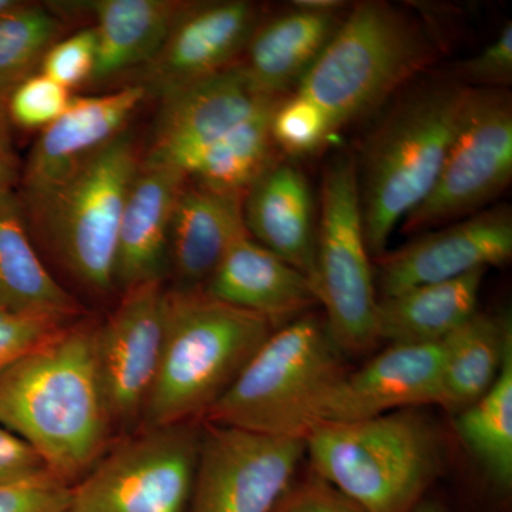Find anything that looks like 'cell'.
I'll return each instance as SVG.
<instances>
[{
  "mask_svg": "<svg viewBox=\"0 0 512 512\" xmlns=\"http://www.w3.org/2000/svg\"><path fill=\"white\" fill-rule=\"evenodd\" d=\"M96 330L89 323H69L0 373V424L69 485L106 454L114 429Z\"/></svg>",
  "mask_w": 512,
  "mask_h": 512,
  "instance_id": "obj_1",
  "label": "cell"
},
{
  "mask_svg": "<svg viewBox=\"0 0 512 512\" xmlns=\"http://www.w3.org/2000/svg\"><path fill=\"white\" fill-rule=\"evenodd\" d=\"M468 87L450 77L404 87L356 158L370 256L386 254L394 229L429 197L456 134Z\"/></svg>",
  "mask_w": 512,
  "mask_h": 512,
  "instance_id": "obj_2",
  "label": "cell"
},
{
  "mask_svg": "<svg viewBox=\"0 0 512 512\" xmlns=\"http://www.w3.org/2000/svg\"><path fill=\"white\" fill-rule=\"evenodd\" d=\"M274 330L268 319L202 288L167 291L163 356L144 427L201 421Z\"/></svg>",
  "mask_w": 512,
  "mask_h": 512,
  "instance_id": "obj_3",
  "label": "cell"
},
{
  "mask_svg": "<svg viewBox=\"0 0 512 512\" xmlns=\"http://www.w3.org/2000/svg\"><path fill=\"white\" fill-rule=\"evenodd\" d=\"M313 474L362 512H412L439 476V431L416 409L323 423L305 437Z\"/></svg>",
  "mask_w": 512,
  "mask_h": 512,
  "instance_id": "obj_4",
  "label": "cell"
},
{
  "mask_svg": "<svg viewBox=\"0 0 512 512\" xmlns=\"http://www.w3.org/2000/svg\"><path fill=\"white\" fill-rule=\"evenodd\" d=\"M436 57L423 23L392 3L367 0L349 8L296 92L318 103L338 131L402 92Z\"/></svg>",
  "mask_w": 512,
  "mask_h": 512,
  "instance_id": "obj_5",
  "label": "cell"
},
{
  "mask_svg": "<svg viewBox=\"0 0 512 512\" xmlns=\"http://www.w3.org/2000/svg\"><path fill=\"white\" fill-rule=\"evenodd\" d=\"M346 373L325 319L306 313L274 330L201 421L305 440L323 397Z\"/></svg>",
  "mask_w": 512,
  "mask_h": 512,
  "instance_id": "obj_6",
  "label": "cell"
},
{
  "mask_svg": "<svg viewBox=\"0 0 512 512\" xmlns=\"http://www.w3.org/2000/svg\"><path fill=\"white\" fill-rule=\"evenodd\" d=\"M318 222L315 291L325 308L326 325L345 355H363L379 343V298L352 151H340L326 165Z\"/></svg>",
  "mask_w": 512,
  "mask_h": 512,
  "instance_id": "obj_7",
  "label": "cell"
},
{
  "mask_svg": "<svg viewBox=\"0 0 512 512\" xmlns=\"http://www.w3.org/2000/svg\"><path fill=\"white\" fill-rule=\"evenodd\" d=\"M140 158L123 131L57 190L37 217L70 274L94 291L114 286L121 215Z\"/></svg>",
  "mask_w": 512,
  "mask_h": 512,
  "instance_id": "obj_8",
  "label": "cell"
},
{
  "mask_svg": "<svg viewBox=\"0 0 512 512\" xmlns=\"http://www.w3.org/2000/svg\"><path fill=\"white\" fill-rule=\"evenodd\" d=\"M202 426L144 427L72 485L66 512H187Z\"/></svg>",
  "mask_w": 512,
  "mask_h": 512,
  "instance_id": "obj_9",
  "label": "cell"
},
{
  "mask_svg": "<svg viewBox=\"0 0 512 512\" xmlns=\"http://www.w3.org/2000/svg\"><path fill=\"white\" fill-rule=\"evenodd\" d=\"M512 180V99L507 89L468 90L460 123L431 190L402 222L420 234L487 207Z\"/></svg>",
  "mask_w": 512,
  "mask_h": 512,
  "instance_id": "obj_10",
  "label": "cell"
},
{
  "mask_svg": "<svg viewBox=\"0 0 512 512\" xmlns=\"http://www.w3.org/2000/svg\"><path fill=\"white\" fill-rule=\"evenodd\" d=\"M305 454L298 437L204 423L187 512H272Z\"/></svg>",
  "mask_w": 512,
  "mask_h": 512,
  "instance_id": "obj_11",
  "label": "cell"
},
{
  "mask_svg": "<svg viewBox=\"0 0 512 512\" xmlns=\"http://www.w3.org/2000/svg\"><path fill=\"white\" fill-rule=\"evenodd\" d=\"M167 289L163 281L124 291L106 323L97 326L96 355L114 427L137 426L160 369Z\"/></svg>",
  "mask_w": 512,
  "mask_h": 512,
  "instance_id": "obj_12",
  "label": "cell"
},
{
  "mask_svg": "<svg viewBox=\"0 0 512 512\" xmlns=\"http://www.w3.org/2000/svg\"><path fill=\"white\" fill-rule=\"evenodd\" d=\"M160 97L153 140L143 163L180 173L202 148L282 100L262 93L241 64Z\"/></svg>",
  "mask_w": 512,
  "mask_h": 512,
  "instance_id": "obj_13",
  "label": "cell"
},
{
  "mask_svg": "<svg viewBox=\"0 0 512 512\" xmlns=\"http://www.w3.org/2000/svg\"><path fill=\"white\" fill-rule=\"evenodd\" d=\"M511 256L512 214L510 207L501 205L443 225L376 258V292L379 299L390 298L417 286L507 264Z\"/></svg>",
  "mask_w": 512,
  "mask_h": 512,
  "instance_id": "obj_14",
  "label": "cell"
},
{
  "mask_svg": "<svg viewBox=\"0 0 512 512\" xmlns=\"http://www.w3.org/2000/svg\"><path fill=\"white\" fill-rule=\"evenodd\" d=\"M261 20L258 6L247 0L183 5L147 64L148 86L163 96L235 66Z\"/></svg>",
  "mask_w": 512,
  "mask_h": 512,
  "instance_id": "obj_15",
  "label": "cell"
},
{
  "mask_svg": "<svg viewBox=\"0 0 512 512\" xmlns=\"http://www.w3.org/2000/svg\"><path fill=\"white\" fill-rule=\"evenodd\" d=\"M146 96V87L136 84L103 96L73 97L62 116L43 128L23 174L36 214L89 158L123 133Z\"/></svg>",
  "mask_w": 512,
  "mask_h": 512,
  "instance_id": "obj_16",
  "label": "cell"
},
{
  "mask_svg": "<svg viewBox=\"0 0 512 512\" xmlns=\"http://www.w3.org/2000/svg\"><path fill=\"white\" fill-rule=\"evenodd\" d=\"M441 363V343L390 345L329 390L316 410L313 427L439 404Z\"/></svg>",
  "mask_w": 512,
  "mask_h": 512,
  "instance_id": "obj_17",
  "label": "cell"
},
{
  "mask_svg": "<svg viewBox=\"0 0 512 512\" xmlns=\"http://www.w3.org/2000/svg\"><path fill=\"white\" fill-rule=\"evenodd\" d=\"M220 301L281 326L320 305L311 279L249 235L229 247L204 285Z\"/></svg>",
  "mask_w": 512,
  "mask_h": 512,
  "instance_id": "obj_18",
  "label": "cell"
},
{
  "mask_svg": "<svg viewBox=\"0 0 512 512\" xmlns=\"http://www.w3.org/2000/svg\"><path fill=\"white\" fill-rule=\"evenodd\" d=\"M185 181L174 168L140 164L121 215L114 286L127 291L163 281L170 269L171 220Z\"/></svg>",
  "mask_w": 512,
  "mask_h": 512,
  "instance_id": "obj_19",
  "label": "cell"
},
{
  "mask_svg": "<svg viewBox=\"0 0 512 512\" xmlns=\"http://www.w3.org/2000/svg\"><path fill=\"white\" fill-rule=\"evenodd\" d=\"M315 198L301 168L275 161L245 192L244 221L259 245L299 269L315 286Z\"/></svg>",
  "mask_w": 512,
  "mask_h": 512,
  "instance_id": "obj_20",
  "label": "cell"
},
{
  "mask_svg": "<svg viewBox=\"0 0 512 512\" xmlns=\"http://www.w3.org/2000/svg\"><path fill=\"white\" fill-rule=\"evenodd\" d=\"M244 197L185 181L175 202L168 251L177 288H204L229 247L248 234Z\"/></svg>",
  "mask_w": 512,
  "mask_h": 512,
  "instance_id": "obj_21",
  "label": "cell"
},
{
  "mask_svg": "<svg viewBox=\"0 0 512 512\" xmlns=\"http://www.w3.org/2000/svg\"><path fill=\"white\" fill-rule=\"evenodd\" d=\"M348 10L323 13L292 8L261 20L245 49L242 69L266 96L284 99L291 90L296 92Z\"/></svg>",
  "mask_w": 512,
  "mask_h": 512,
  "instance_id": "obj_22",
  "label": "cell"
},
{
  "mask_svg": "<svg viewBox=\"0 0 512 512\" xmlns=\"http://www.w3.org/2000/svg\"><path fill=\"white\" fill-rule=\"evenodd\" d=\"M487 269L417 286L379 299L377 340L390 345H436L477 312L478 296Z\"/></svg>",
  "mask_w": 512,
  "mask_h": 512,
  "instance_id": "obj_23",
  "label": "cell"
},
{
  "mask_svg": "<svg viewBox=\"0 0 512 512\" xmlns=\"http://www.w3.org/2000/svg\"><path fill=\"white\" fill-rule=\"evenodd\" d=\"M97 20V62L92 80L110 79L148 64L167 39L183 3L170 0H94L84 3Z\"/></svg>",
  "mask_w": 512,
  "mask_h": 512,
  "instance_id": "obj_24",
  "label": "cell"
},
{
  "mask_svg": "<svg viewBox=\"0 0 512 512\" xmlns=\"http://www.w3.org/2000/svg\"><path fill=\"white\" fill-rule=\"evenodd\" d=\"M510 340V316L478 312L450 333L441 342L439 406L458 413L476 403L497 379Z\"/></svg>",
  "mask_w": 512,
  "mask_h": 512,
  "instance_id": "obj_25",
  "label": "cell"
},
{
  "mask_svg": "<svg viewBox=\"0 0 512 512\" xmlns=\"http://www.w3.org/2000/svg\"><path fill=\"white\" fill-rule=\"evenodd\" d=\"M0 308L74 318L80 306L50 275L26 234L16 198L0 204Z\"/></svg>",
  "mask_w": 512,
  "mask_h": 512,
  "instance_id": "obj_26",
  "label": "cell"
},
{
  "mask_svg": "<svg viewBox=\"0 0 512 512\" xmlns=\"http://www.w3.org/2000/svg\"><path fill=\"white\" fill-rule=\"evenodd\" d=\"M278 103L202 148L184 165V177L212 190L245 194L276 161L271 119Z\"/></svg>",
  "mask_w": 512,
  "mask_h": 512,
  "instance_id": "obj_27",
  "label": "cell"
},
{
  "mask_svg": "<svg viewBox=\"0 0 512 512\" xmlns=\"http://www.w3.org/2000/svg\"><path fill=\"white\" fill-rule=\"evenodd\" d=\"M456 430L495 488L508 493L512 485V340L493 386L457 413Z\"/></svg>",
  "mask_w": 512,
  "mask_h": 512,
  "instance_id": "obj_28",
  "label": "cell"
},
{
  "mask_svg": "<svg viewBox=\"0 0 512 512\" xmlns=\"http://www.w3.org/2000/svg\"><path fill=\"white\" fill-rule=\"evenodd\" d=\"M62 32L57 16L39 6L20 3L0 15V93L39 73L43 57Z\"/></svg>",
  "mask_w": 512,
  "mask_h": 512,
  "instance_id": "obj_29",
  "label": "cell"
},
{
  "mask_svg": "<svg viewBox=\"0 0 512 512\" xmlns=\"http://www.w3.org/2000/svg\"><path fill=\"white\" fill-rule=\"evenodd\" d=\"M335 133L326 111L302 93L284 97L272 114L274 146L291 158L313 156Z\"/></svg>",
  "mask_w": 512,
  "mask_h": 512,
  "instance_id": "obj_30",
  "label": "cell"
},
{
  "mask_svg": "<svg viewBox=\"0 0 512 512\" xmlns=\"http://www.w3.org/2000/svg\"><path fill=\"white\" fill-rule=\"evenodd\" d=\"M70 90L36 73L12 90L6 99L10 123L22 128H46L72 103Z\"/></svg>",
  "mask_w": 512,
  "mask_h": 512,
  "instance_id": "obj_31",
  "label": "cell"
},
{
  "mask_svg": "<svg viewBox=\"0 0 512 512\" xmlns=\"http://www.w3.org/2000/svg\"><path fill=\"white\" fill-rule=\"evenodd\" d=\"M69 323L72 318L67 316L10 312L0 308V373Z\"/></svg>",
  "mask_w": 512,
  "mask_h": 512,
  "instance_id": "obj_32",
  "label": "cell"
},
{
  "mask_svg": "<svg viewBox=\"0 0 512 512\" xmlns=\"http://www.w3.org/2000/svg\"><path fill=\"white\" fill-rule=\"evenodd\" d=\"M96 62V30L89 28L50 47L40 64L39 73L70 90L92 80Z\"/></svg>",
  "mask_w": 512,
  "mask_h": 512,
  "instance_id": "obj_33",
  "label": "cell"
},
{
  "mask_svg": "<svg viewBox=\"0 0 512 512\" xmlns=\"http://www.w3.org/2000/svg\"><path fill=\"white\" fill-rule=\"evenodd\" d=\"M450 79L468 89H507L512 83V23L508 20L490 45L458 62Z\"/></svg>",
  "mask_w": 512,
  "mask_h": 512,
  "instance_id": "obj_34",
  "label": "cell"
},
{
  "mask_svg": "<svg viewBox=\"0 0 512 512\" xmlns=\"http://www.w3.org/2000/svg\"><path fill=\"white\" fill-rule=\"evenodd\" d=\"M72 485L49 471L0 484V512H66Z\"/></svg>",
  "mask_w": 512,
  "mask_h": 512,
  "instance_id": "obj_35",
  "label": "cell"
},
{
  "mask_svg": "<svg viewBox=\"0 0 512 512\" xmlns=\"http://www.w3.org/2000/svg\"><path fill=\"white\" fill-rule=\"evenodd\" d=\"M272 512H362L319 477L293 483Z\"/></svg>",
  "mask_w": 512,
  "mask_h": 512,
  "instance_id": "obj_36",
  "label": "cell"
},
{
  "mask_svg": "<svg viewBox=\"0 0 512 512\" xmlns=\"http://www.w3.org/2000/svg\"><path fill=\"white\" fill-rule=\"evenodd\" d=\"M46 470L35 450L0 424V484L36 476Z\"/></svg>",
  "mask_w": 512,
  "mask_h": 512,
  "instance_id": "obj_37",
  "label": "cell"
},
{
  "mask_svg": "<svg viewBox=\"0 0 512 512\" xmlns=\"http://www.w3.org/2000/svg\"><path fill=\"white\" fill-rule=\"evenodd\" d=\"M10 120L8 106H6V97L0 93V156L15 161V151H13L12 133H10Z\"/></svg>",
  "mask_w": 512,
  "mask_h": 512,
  "instance_id": "obj_38",
  "label": "cell"
},
{
  "mask_svg": "<svg viewBox=\"0 0 512 512\" xmlns=\"http://www.w3.org/2000/svg\"><path fill=\"white\" fill-rule=\"evenodd\" d=\"M16 161L0 156V204L15 198Z\"/></svg>",
  "mask_w": 512,
  "mask_h": 512,
  "instance_id": "obj_39",
  "label": "cell"
},
{
  "mask_svg": "<svg viewBox=\"0 0 512 512\" xmlns=\"http://www.w3.org/2000/svg\"><path fill=\"white\" fill-rule=\"evenodd\" d=\"M292 8L332 13L345 12L350 6L342 0H296V2H292Z\"/></svg>",
  "mask_w": 512,
  "mask_h": 512,
  "instance_id": "obj_40",
  "label": "cell"
},
{
  "mask_svg": "<svg viewBox=\"0 0 512 512\" xmlns=\"http://www.w3.org/2000/svg\"><path fill=\"white\" fill-rule=\"evenodd\" d=\"M412 512H448L446 508L441 507L437 503H427V501H421L419 505Z\"/></svg>",
  "mask_w": 512,
  "mask_h": 512,
  "instance_id": "obj_41",
  "label": "cell"
},
{
  "mask_svg": "<svg viewBox=\"0 0 512 512\" xmlns=\"http://www.w3.org/2000/svg\"><path fill=\"white\" fill-rule=\"evenodd\" d=\"M18 5L19 2H15V0H0V15H3V13L8 12V10Z\"/></svg>",
  "mask_w": 512,
  "mask_h": 512,
  "instance_id": "obj_42",
  "label": "cell"
}]
</instances>
